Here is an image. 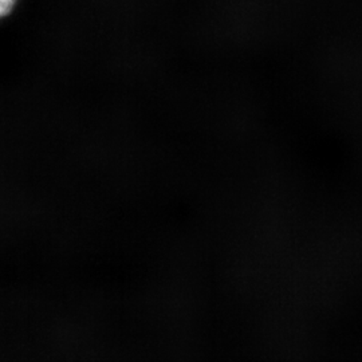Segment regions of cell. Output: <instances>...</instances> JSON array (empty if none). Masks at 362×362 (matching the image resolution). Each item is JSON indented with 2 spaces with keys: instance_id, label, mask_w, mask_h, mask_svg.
Wrapping results in <instances>:
<instances>
[{
  "instance_id": "1",
  "label": "cell",
  "mask_w": 362,
  "mask_h": 362,
  "mask_svg": "<svg viewBox=\"0 0 362 362\" xmlns=\"http://www.w3.org/2000/svg\"><path fill=\"white\" fill-rule=\"evenodd\" d=\"M18 0H0V19L13 11Z\"/></svg>"
}]
</instances>
